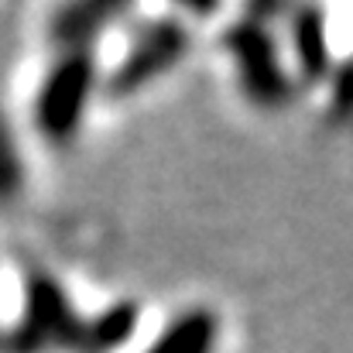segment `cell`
I'll return each mask as SVG.
<instances>
[{
	"mask_svg": "<svg viewBox=\"0 0 353 353\" xmlns=\"http://www.w3.org/2000/svg\"><path fill=\"white\" fill-rule=\"evenodd\" d=\"M90 90H93V52L76 45L45 69L31 97V120L41 141L48 144L72 141L83 120V110H86Z\"/></svg>",
	"mask_w": 353,
	"mask_h": 353,
	"instance_id": "cell-1",
	"label": "cell"
},
{
	"mask_svg": "<svg viewBox=\"0 0 353 353\" xmlns=\"http://www.w3.org/2000/svg\"><path fill=\"white\" fill-rule=\"evenodd\" d=\"M21 154H17V141L10 123L0 114V206H7L17 192H21Z\"/></svg>",
	"mask_w": 353,
	"mask_h": 353,
	"instance_id": "cell-2",
	"label": "cell"
}]
</instances>
